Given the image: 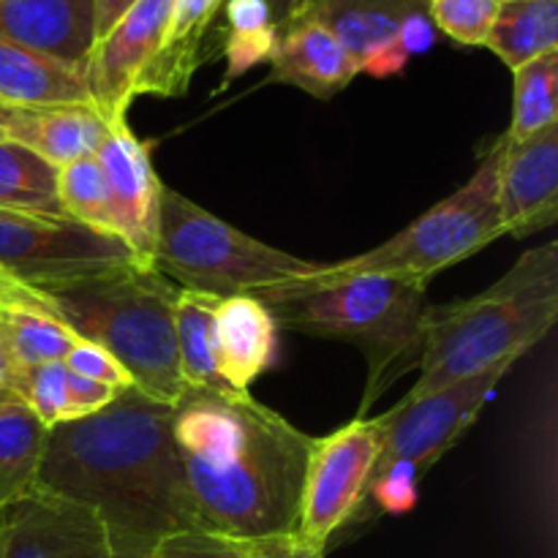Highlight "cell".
Listing matches in <instances>:
<instances>
[{
	"label": "cell",
	"instance_id": "1",
	"mask_svg": "<svg viewBox=\"0 0 558 558\" xmlns=\"http://www.w3.org/2000/svg\"><path fill=\"white\" fill-rule=\"evenodd\" d=\"M172 417L174 407L129 387L101 412L49 430L36 485L90 507L112 558H147L161 539L199 529Z\"/></svg>",
	"mask_w": 558,
	"mask_h": 558
},
{
	"label": "cell",
	"instance_id": "2",
	"mask_svg": "<svg viewBox=\"0 0 558 558\" xmlns=\"http://www.w3.org/2000/svg\"><path fill=\"white\" fill-rule=\"evenodd\" d=\"M172 436L202 532L270 543L294 537L314 436L251 392L185 390Z\"/></svg>",
	"mask_w": 558,
	"mask_h": 558
},
{
	"label": "cell",
	"instance_id": "3",
	"mask_svg": "<svg viewBox=\"0 0 558 558\" xmlns=\"http://www.w3.org/2000/svg\"><path fill=\"white\" fill-rule=\"evenodd\" d=\"M558 319V243L526 251L505 276L469 300L428 305L417 368L407 401L521 360Z\"/></svg>",
	"mask_w": 558,
	"mask_h": 558
},
{
	"label": "cell",
	"instance_id": "4",
	"mask_svg": "<svg viewBox=\"0 0 558 558\" xmlns=\"http://www.w3.org/2000/svg\"><path fill=\"white\" fill-rule=\"evenodd\" d=\"M178 292L156 267L131 265L44 298L76 338L107 349L123 365L134 390L174 407L185 392L174 341Z\"/></svg>",
	"mask_w": 558,
	"mask_h": 558
},
{
	"label": "cell",
	"instance_id": "5",
	"mask_svg": "<svg viewBox=\"0 0 558 558\" xmlns=\"http://www.w3.org/2000/svg\"><path fill=\"white\" fill-rule=\"evenodd\" d=\"M505 147L507 136L501 134L461 189L436 202L428 213H423L417 221L409 223L403 232H398L387 243L352 256V259L319 265L311 276L262 289L254 298L265 305H278L316 287L352 276H365V272L403 276L428 283L436 272L469 259L494 240L505 238L499 216V169Z\"/></svg>",
	"mask_w": 558,
	"mask_h": 558
},
{
	"label": "cell",
	"instance_id": "6",
	"mask_svg": "<svg viewBox=\"0 0 558 558\" xmlns=\"http://www.w3.org/2000/svg\"><path fill=\"white\" fill-rule=\"evenodd\" d=\"M425 294V281L365 272L267 308L276 325L289 330L360 347L371 368L368 396L363 401V409H368L381 387L409 371V365H417L428 311Z\"/></svg>",
	"mask_w": 558,
	"mask_h": 558
},
{
	"label": "cell",
	"instance_id": "7",
	"mask_svg": "<svg viewBox=\"0 0 558 558\" xmlns=\"http://www.w3.org/2000/svg\"><path fill=\"white\" fill-rule=\"evenodd\" d=\"M153 267L178 289L234 298L305 278L319 265L240 232L180 191L161 185Z\"/></svg>",
	"mask_w": 558,
	"mask_h": 558
},
{
	"label": "cell",
	"instance_id": "8",
	"mask_svg": "<svg viewBox=\"0 0 558 558\" xmlns=\"http://www.w3.org/2000/svg\"><path fill=\"white\" fill-rule=\"evenodd\" d=\"M518 360H505L477 376L428 392L414 401H401L379 414L385 445L371 477L368 496L381 512L403 515L417 505V483L469 428L496 396V387L515 368Z\"/></svg>",
	"mask_w": 558,
	"mask_h": 558
},
{
	"label": "cell",
	"instance_id": "9",
	"mask_svg": "<svg viewBox=\"0 0 558 558\" xmlns=\"http://www.w3.org/2000/svg\"><path fill=\"white\" fill-rule=\"evenodd\" d=\"M142 265L120 238L65 216L0 210V272L33 292H54Z\"/></svg>",
	"mask_w": 558,
	"mask_h": 558
},
{
	"label": "cell",
	"instance_id": "10",
	"mask_svg": "<svg viewBox=\"0 0 558 558\" xmlns=\"http://www.w3.org/2000/svg\"><path fill=\"white\" fill-rule=\"evenodd\" d=\"M385 445L381 417H363L311 441L294 537L325 554L338 529L357 515Z\"/></svg>",
	"mask_w": 558,
	"mask_h": 558
},
{
	"label": "cell",
	"instance_id": "11",
	"mask_svg": "<svg viewBox=\"0 0 558 558\" xmlns=\"http://www.w3.org/2000/svg\"><path fill=\"white\" fill-rule=\"evenodd\" d=\"M0 558H112L90 507L33 488L0 512Z\"/></svg>",
	"mask_w": 558,
	"mask_h": 558
},
{
	"label": "cell",
	"instance_id": "12",
	"mask_svg": "<svg viewBox=\"0 0 558 558\" xmlns=\"http://www.w3.org/2000/svg\"><path fill=\"white\" fill-rule=\"evenodd\" d=\"M172 0H136L96 44H93L87 82L93 107L109 120H125L136 98L142 74L156 58L167 33Z\"/></svg>",
	"mask_w": 558,
	"mask_h": 558
},
{
	"label": "cell",
	"instance_id": "13",
	"mask_svg": "<svg viewBox=\"0 0 558 558\" xmlns=\"http://www.w3.org/2000/svg\"><path fill=\"white\" fill-rule=\"evenodd\" d=\"M96 158L109 185L114 232L142 265L153 267L163 183L153 167L150 145L129 129V120H120L98 147Z\"/></svg>",
	"mask_w": 558,
	"mask_h": 558
},
{
	"label": "cell",
	"instance_id": "14",
	"mask_svg": "<svg viewBox=\"0 0 558 558\" xmlns=\"http://www.w3.org/2000/svg\"><path fill=\"white\" fill-rule=\"evenodd\" d=\"M499 216L505 238H529L556 223L558 123L523 142L507 140L499 169Z\"/></svg>",
	"mask_w": 558,
	"mask_h": 558
},
{
	"label": "cell",
	"instance_id": "15",
	"mask_svg": "<svg viewBox=\"0 0 558 558\" xmlns=\"http://www.w3.org/2000/svg\"><path fill=\"white\" fill-rule=\"evenodd\" d=\"M420 11H428V0H322L300 16L325 22L360 74L392 76L409 63L401 47L403 22Z\"/></svg>",
	"mask_w": 558,
	"mask_h": 558
},
{
	"label": "cell",
	"instance_id": "16",
	"mask_svg": "<svg viewBox=\"0 0 558 558\" xmlns=\"http://www.w3.org/2000/svg\"><path fill=\"white\" fill-rule=\"evenodd\" d=\"M0 36L87 74L96 5L93 0H0Z\"/></svg>",
	"mask_w": 558,
	"mask_h": 558
},
{
	"label": "cell",
	"instance_id": "17",
	"mask_svg": "<svg viewBox=\"0 0 558 558\" xmlns=\"http://www.w3.org/2000/svg\"><path fill=\"white\" fill-rule=\"evenodd\" d=\"M272 80L314 98H332L360 74L336 33L316 16H294L278 27L270 60Z\"/></svg>",
	"mask_w": 558,
	"mask_h": 558
},
{
	"label": "cell",
	"instance_id": "18",
	"mask_svg": "<svg viewBox=\"0 0 558 558\" xmlns=\"http://www.w3.org/2000/svg\"><path fill=\"white\" fill-rule=\"evenodd\" d=\"M278 325L270 308L254 294L221 298L216 305V363L232 390L248 392L272 368Z\"/></svg>",
	"mask_w": 558,
	"mask_h": 558
},
{
	"label": "cell",
	"instance_id": "19",
	"mask_svg": "<svg viewBox=\"0 0 558 558\" xmlns=\"http://www.w3.org/2000/svg\"><path fill=\"white\" fill-rule=\"evenodd\" d=\"M112 125L93 104L20 107L9 140L31 147L36 156L60 169L65 163L96 156Z\"/></svg>",
	"mask_w": 558,
	"mask_h": 558
},
{
	"label": "cell",
	"instance_id": "20",
	"mask_svg": "<svg viewBox=\"0 0 558 558\" xmlns=\"http://www.w3.org/2000/svg\"><path fill=\"white\" fill-rule=\"evenodd\" d=\"M223 0H172L167 33L142 74L136 96H183L205 58V38Z\"/></svg>",
	"mask_w": 558,
	"mask_h": 558
},
{
	"label": "cell",
	"instance_id": "21",
	"mask_svg": "<svg viewBox=\"0 0 558 558\" xmlns=\"http://www.w3.org/2000/svg\"><path fill=\"white\" fill-rule=\"evenodd\" d=\"M0 104L9 107L93 104L90 82L85 71L71 69L25 44L0 36Z\"/></svg>",
	"mask_w": 558,
	"mask_h": 558
},
{
	"label": "cell",
	"instance_id": "22",
	"mask_svg": "<svg viewBox=\"0 0 558 558\" xmlns=\"http://www.w3.org/2000/svg\"><path fill=\"white\" fill-rule=\"evenodd\" d=\"M221 298L180 289L174 300V341L185 390L238 392L223 381L216 363V305Z\"/></svg>",
	"mask_w": 558,
	"mask_h": 558
},
{
	"label": "cell",
	"instance_id": "23",
	"mask_svg": "<svg viewBox=\"0 0 558 558\" xmlns=\"http://www.w3.org/2000/svg\"><path fill=\"white\" fill-rule=\"evenodd\" d=\"M47 436L20 398H0V512L36 488Z\"/></svg>",
	"mask_w": 558,
	"mask_h": 558
},
{
	"label": "cell",
	"instance_id": "24",
	"mask_svg": "<svg viewBox=\"0 0 558 558\" xmlns=\"http://www.w3.org/2000/svg\"><path fill=\"white\" fill-rule=\"evenodd\" d=\"M485 47L510 71L558 49V0H501Z\"/></svg>",
	"mask_w": 558,
	"mask_h": 558
},
{
	"label": "cell",
	"instance_id": "25",
	"mask_svg": "<svg viewBox=\"0 0 558 558\" xmlns=\"http://www.w3.org/2000/svg\"><path fill=\"white\" fill-rule=\"evenodd\" d=\"M0 341L16 368H33L44 363H63L69 349L80 338L49 311L36 305H0Z\"/></svg>",
	"mask_w": 558,
	"mask_h": 558
},
{
	"label": "cell",
	"instance_id": "26",
	"mask_svg": "<svg viewBox=\"0 0 558 558\" xmlns=\"http://www.w3.org/2000/svg\"><path fill=\"white\" fill-rule=\"evenodd\" d=\"M0 210L65 216L58 199V169L14 140H0Z\"/></svg>",
	"mask_w": 558,
	"mask_h": 558
},
{
	"label": "cell",
	"instance_id": "27",
	"mask_svg": "<svg viewBox=\"0 0 558 558\" xmlns=\"http://www.w3.org/2000/svg\"><path fill=\"white\" fill-rule=\"evenodd\" d=\"M558 123V49L512 71V120L507 140L523 142Z\"/></svg>",
	"mask_w": 558,
	"mask_h": 558
},
{
	"label": "cell",
	"instance_id": "28",
	"mask_svg": "<svg viewBox=\"0 0 558 558\" xmlns=\"http://www.w3.org/2000/svg\"><path fill=\"white\" fill-rule=\"evenodd\" d=\"M223 14H227V31H223L227 80H234L270 60L276 49L278 22L267 0H223Z\"/></svg>",
	"mask_w": 558,
	"mask_h": 558
},
{
	"label": "cell",
	"instance_id": "29",
	"mask_svg": "<svg viewBox=\"0 0 558 558\" xmlns=\"http://www.w3.org/2000/svg\"><path fill=\"white\" fill-rule=\"evenodd\" d=\"M58 199L69 218L118 238L109 185L96 156L65 163V167L58 169Z\"/></svg>",
	"mask_w": 558,
	"mask_h": 558
},
{
	"label": "cell",
	"instance_id": "30",
	"mask_svg": "<svg viewBox=\"0 0 558 558\" xmlns=\"http://www.w3.org/2000/svg\"><path fill=\"white\" fill-rule=\"evenodd\" d=\"M69 371L63 363H44L33 368H16L14 396L31 409L47 430L69 423V398H65Z\"/></svg>",
	"mask_w": 558,
	"mask_h": 558
},
{
	"label": "cell",
	"instance_id": "31",
	"mask_svg": "<svg viewBox=\"0 0 558 558\" xmlns=\"http://www.w3.org/2000/svg\"><path fill=\"white\" fill-rule=\"evenodd\" d=\"M501 0H428L434 27L463 47H485Z\"/></svg>",
	"mask_w": 558,
	"mask_h": 558
},
{
	"label": "cell",
	"instance_id": "32",
	"mask_svg": "<svg viewBox=\"0 0 558 558\" xmlns=\"http://www.w3.org/2000/svg\"><path fill=\"white\" fill-rule=\"evenodd\" d=\"M147 558H267V543H245L194 529L161 539Z\"/></svg>",
	"mask_w": 558,
	"mask_h": 558
},
{
	"label": "cell",
	"instance_id": "33",
	"mask_svg": "<svg viewBox=\"0 0 558 558\" xmlns=\"http://www.w3.org/2000/svg\"><path fill=\"white\" fill-rule=\"evenodd\" d=\"M63 365L69 374L85 376V379H93V381H101V385L112 387V390H118V392L134 387V381H131V376L125 374L123 365H120L118 360L107 352V349L96 347V343H90V341H82V338L69 349V354L63 357Z\"/></svg>",
	"mask_w": 558,
	"mask_h": 558
},
{
	"label": "cell",
	"instance_id": "34",
	"mask_svg": "<svg viewBox=\"0 0 558 558\" xmlns=\"http://www.w3.org/2000/svg\"><path fill=\"white\" fill-rule=\"evenodd\" d=\"M65 398H69V423H71V420L90 417V414L107 409L109 403L118 398V390L101 385V381L69 374V379H65Z\"/></svg>",
	"mask_w": 558,
	"mask_h": 558
},
{
	"label": "cell",
	"instance_id": "35",
	"mask_svg": "<svg viewBox=\"0 0 558 558\" xmlns=\"http://www.w3.org/2000/svg\"><path fill=\"white\" fill-rule=\"evenodd\" d=\"M3 303L36 305V308H44V311H49V314H52V308H49V300L44 298L41 292H33V289L22 287V283H16L14 278H9L5 272H0V305H3ZM54 319H58V316H54Z\"/></svg>",
	"mask_w": 558,
	"mask_h": 558
},
{
	"label": "cell",
	"instance_id": "36",
	"mask_svg": "<svg viewBox=\"0 0 558 558\" xmlns=\"http://www.w3.org/2000/svg\"><path fill=\"white\" fill-rule=\"evenodd\" d=\"M136 0H93L96 5V41L134 5Z\"/></svg>",
	"mask_w": 558,
	"mask_h": 558
},
{
	"label": "cell",
	"instance_id": "37",
	"mask_svg": "<svg viewBox=\"0 0 558 558\" xmlns=\"http://www.w3.org/2000/svg\"><path fill=\"white\" fill-rule=\"evenodd\" d=\"M267 558H325V554L300 543L298 537H283L267 543Z\"/></svg>",
	"mask_w": 558,
	"mask_h": 558
},
{
	"label": "cell",
	"instance_id": "38",
	"mask_svg": "<svg viewBox=\"0 0 558 558\" xmlns=\"http://www.w3.org/2000/svg\"><path fill=\"white\" fill-rule=\"evenodd\" d=\"M14 376H16L14 360H11V354L5 352L3 341H0V398L14 396Z\"/></svg>",
	"mask_w": 558,
	"mask_h": 558
},
{
	"label": "cell",
	"instance_id": "39",
	"mask_svg": "<svg viewBox=\"0 0 558 558\" xmlns=\"http://www.w3.org/2000/svg\"><path fill=\"white\" fill-rule=\"evenodd\" d=\"M20 107H9V104H0V140H9L11 123H14V114Z\"/></svg>",
	"mask_w": 558,
	"mask_h": 558
},
{
	"label": "cell",
	"instance_id": "40",
	"mask_svg": "<svg viewBox=\"0 0 558 558\" xmlns=\"http://www.w3.org/2000/svg\"><path fill=\"white\" fill-rule=\"evenodd\" d=\"M316 3H322V0H292V9H289V16L283 22H289V20H294V16L305 14V11L314 9ZM283 22H281V25H283ZM281 25H278V27H281Z\"/></svg>",
	"mask_w": 558,
	"mask_h": 558
},
{
	"label": "cell",
	"instance_id": "41",
	"mask_svg": "<svg viewBox=\"0 0 558 558\" xmlns=\"http://www.w3.org/2000/svg\"><path fill=\"white\" fill-rule=\"evenodd\" d=\"M267 3H270L276 22H278V25H281V22L289 16V9H292V0H267Z\"/></svg>",
	"mask_w": 558,
	"mask_h": 558
}]
</instances>
